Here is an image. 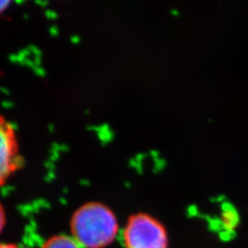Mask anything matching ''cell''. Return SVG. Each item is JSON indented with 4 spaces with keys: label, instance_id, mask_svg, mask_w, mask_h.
<instances>
[{
    "label": "cell",
    "instance_id": "obj_1",
    "mask_svg": "<svg viewBox=\"0 0 248 248\" xmlns=\"http://www.w3.org/2000/svg\"><path fill=\"white\" fill-rule=\"evenodd\" d=\"M72 237L81 248H105L118 234L114 213L104 204L89 202L80 206L70 222Z\"/></svg>",
    "mask_w": 248,
    "mask_h": 248
},
{
    "label": "cell",
    "instance_id": "obj_2",
    "mask_svg": "<svg viewBox=\"0 0 248 248\" xmlns=\"http://www.w3.org/2000/svg\"><path fill=\"white\" fill-rule=\"evenodd\" d=\"M125 248H169L165 226L145 213L132 215L124 227Z\"/></svg>",
    "mask_w": 248,
    "mask_h": 248
},
{
    "label": "cell",
    "instance_id": "obj_3",
    "mask_svg": "<svg viewBox=\"0 0 248 248\" xmlns=\"http://www.w3.org/2000/svg\"><path fill=\"white\" fill-rule=\"evenodd\" d=\"M22 164L16 131L6 118L0 115V186L21 168Z\"/></svg>",
    "mask_w": 248,
    "mask_h": 248
},
{
    "label": "cell",
    "instance_id": "obj_4",
    "mask_svg": "<svg viewBox=\"0 0 248 248\" xmlns=\"http://www.w3.org/2000/svg\"><path fill=\"white\" fill-rule=\"evenodd\" d=\"M41 248H81L71 236L64 234L53 235Z\"/></svg>",
    "mask_w": 248,
    "mask_h": 248
},
{
    "label": "cell",
    "instance_id": "obj_5",
    "mask_svg": "<svg viewBox=\"0 0 248 248\" xmlns=\"http://www.w3.org/2000/svg\"><path fill=\"white\" fill-rule=\"evenodd\" d=\"M6 224V212L3 205L0 202V232L3 231Z\"/></svg>",
    "mask_w": 248,
    "mask_h": 248
},
{
    "label": "cell",
    "instance_id": "obj_6",
    "mask_svg": "<svg viewBox=\"0 0 248 248\" xmlns=\"http://www.w3.org/2000/svg\"><path fill=\"white\" fill-rule=\"evenodd\" d=\"M9 5H10L9 1H0V14L8 9Z\"/></svg>",
    "mask_w": 248,
    "mask_h": 248
},
{
    "label": "cell",
    "instance_id": "obj_7",
    "mask_svg": "<svg viewBox=\"0 0 248 248\" xmlns=\"http://www.w3.org/2000/svg\"><path fill=\"white\" fill-rule=\"evenodd\" d=\"M0 248H19L15 244H7V243H1L0 244Z\"/></svg>",
    "mask_w": 248,
    "mask_h": 248
}]
</instances>
